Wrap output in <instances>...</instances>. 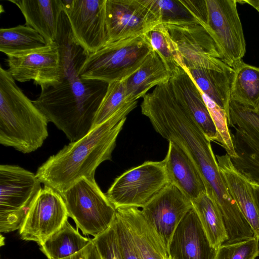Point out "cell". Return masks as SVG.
Here are the masks:
<instances>
[{
	"label": "cell",
	"mask_w": 259,
	"mask_h": 259,
	"mask_svg": "<svg viewBox=\"0 0 259 259\" xmlns=\"http://www.w3.org/2000/svg\"><path fill=\"white\" fill-rule=\"evenodd\" d=\"M162 25L176 44L185 69L225 71L233 69L223 61L221 51L207 26L199 23Z\"/></svg>",
	"instance_id": "obj_8"
},
{
	"label": "cell",
	"mask_w": 259,
	"mask_h": 259,
	"mask_svg": "<svg viewBox=\"0 0 259 259\" xmlns=\"http://www.w3.org/2000/svg\"><path fill=\"white\" fill-rule=\"evenodd\" d=\"M169 183L178 188L192 201L206 192V187L198 170L190 158L177 145L169 142L162 160Z\"/></svg>",
	"instance_id": "obj_18"
},
{
	"label": "cell",
	"mask_w": 259,
	"mask_h": 259,
	"mask_svg": "<svg viewBox=\"0 0 259 259\" xmlns=\"http://www.w3.org/2000/svg\"><path fill=\"white\" fill-rule=\"evenodd\" d=\"M68 217L61 194L45 186L31 204L19 230V235L22 240L40 245L62 226Z\"/></svg>",
	"instance_id": "obj_12"
},
{
	"label": "cell",
	"mask_w": 259,
	"mask_h": 259,
	"mask_svg": "<svg viewBox=\"0 0 259 259\" xmlns=\"http://www.w3.org/2000/svg\"><path fill=\"white\" fill-rule=\"evenodd\" d=\"M144 35L153 50L158 54L171 74L182 67V62L177 46L162 24L156 25Z\"/></svg>",
	"instance_id": "obj_29"
},
{
	"label": "cell",
	"mask_w": 259,
	"mask_h": 259,
	"mask_svg": "<svg viewBox=\"0 0 259 259\" xmlns=\"http://www.w3.org/2000/svg\"><path fill=\"white\" fill-rule=\"evenodd\" d=\"M116 212L125 223L142 259L167 258L161 240L139 208H119Z\"/></svg>",
	"instance_id": "obj_21"
},
{
	"label": "cell",
	"mask_w": 259,
	"mask_h": 259,
	"mask_svg": "<svg viewBox=\"0 0 259 259\" xmlns=\"http://www.w3.org/2000/svg\"><path fill=\"white\" fill-rule=\"evenodd\" d=\"M168 183L163 161H147L117 177L106 195L116 209L142 208Z\"/></svg>",
	"instance_id": "obj_7"
},
{
	"label": "cell",
	"mask_w": 259,
	"mask_h": 259,
	"mask_svg": "<svg viewBox=\"0 0 259 259\" xmlns=\"http://www.w3.org/2000/svg\"><path fill=\"white\" fill-rule=\"evenodd\" d=\"M48 120L0 67V143L23 153L40 148L48 137Z\"/></svg>",
	"instance_id": "obj_3"
},
{
	"label": "cell",
	"mask_w": 259,
	"mask_h": 259,
	"mask_svg": "<svg viewBox=\"0 0 259 259\" xmlns=\"http://www.w3.org/2000/svg\"><path fill=\"white\" fill-rule=\"evenodd\" d=\"M132 111L116 114L50 156L36 171L40 182L61 193L83 177H95L98 166L111 159L117 138Z\"/></svg>",
	"instance_id": "obj_2"
},
{
	"label": "cell",
	"mask_w": 259,
	"mask_h": 259,
	"mask_svg": "<svg viewBox=\"0 0 259 259\" xmlns=\"http://www.w3.org/2000/svg\"><path fill=\"white\" fill-rule=\"evenodd\" d=\"M215 156L230 194L259 238V206L251 182L234 167L227 154Z\"/></svg>",
	"instance_id": "obj_17"
},
{
	"label": "cell",
	"mask_w": 259,
	"mask_h": 259,
	"mask_svg": "<svg viewBox=\"0 0 259 259\" xmlns=\"http://www.w3.org/2000/svg\"><path fill=\"white\" fill-rule=\"evenodd\" d=\"M137 102L127 98L124 80L108 83L106 92L95 117L93 128L120 112L133 110L137 106Z\"/></svg>",
	"instance_id": "obj_28"
},
{
	"label": "cell",
	"mask_w": 259,
	"mask_h": 259,
	"mask_svg": "<svg viewBox=\"0 0 259 259\" xmlns=\"http://www.w3.org/2000/svg\"><path fill=\"white\" fill-rule=\"evenodd\" d=\"M186 70L202 94L224 109L227 117L234 69L225 71L207 69Z\"/></svg>",
	"instance_id": "obj_23"
},
{
	"label": "cell",
	"mask_w": 259,
	"mask_h": 259,
	"mask_svg": "<svg viewBox=\"0 0 259 259\" xmlns=\"http://www.w3.org/2000/svg\"><path fill=\"white\" fill-rule=\"evenodd\" d=\"M22 13L25 25L39 33L48 44L55 42L60 16L62 0H9Z\"/></svg>",
	"instance_id": "obj_20"
},
{
	"label": "cell",
	"mask_w": 259,
	"mask_h": 259,
	"mask_svg": "<svg viewBox=\"0 0 259 259\" xmlns=\"http://www.w3.org/2000/svg\"><path fill=\"white\" fill-rule=\"evenodd\" d=\"M217 249L212 247L193 207L174 232L167 255L169 259H215Z\"/></svg>",
	"instance_id": "obj_16"
},
{
	"label": "cell",
	"mask_w": 259,
	"mask_h": 259,
	"mask_svg": "<svg viewBox=\"0 0 259 259\" xmlns=\"http://www.w3.org/2000/svg\"><path fill=\"white\" fill-rule=\"evenodd\" d=\"M7 70L15 81L32 80L41 88L54 85L61 75L60 55L56 42L45 47L7 56Z\"/></svg>",
	"instance_id": "obj_13"
},
{
	"label": "cell",
	"mask_w": 259,
	"mask_h": 259,
	"mask_svg": "<svg viewBox=\"0 0 259 259\" xmlns=\"http://www.w3.org/2000/svg\"><path fill=\"white\" fill-rule=\"evenodd\" d=\"M106 16L108 43L144 34L160 24L147 0H107Z\"/></svg>",
	"instance_id": "obj_14"
},
{
	"label": "cell",
	"mask_w": 259,
	"mask_h": 259,
	"mask_svg": "<svg viewBox=\"0 0 259 259\" xmlns=\"http://www.w3.org/2000/svg\"><path fill=\"white\" fill-rule=\"evenodd\" d=\"M237 0H206L207 28L222 56L223 61L234 68L246 53V42L237 8Z\"/></svg>",
	"instance_id": "obj_10"
},
{
	"label": "cell",
	"mask_w": 259,
	"mask_h": 259,
	"mask_svg": "<svg viewBox=\"0 0 259 259\" xmlns=\"http://www.w3.org/2000/svg\"><path fill=\"white\" fill-rule=\"evenodd\" d=\"M36 174L14 165H0V232L19 230L41 189Z\"/></svg>",
	"instance_id": "obj_6"
},
{
	"label": "cell",
	"mask_w": 259,
	"mask_h": 259,
	"mask_svg": "<svg viewBox=\"0 0 259 259\" xmlns=\"http://www.w3.org/2000/svg\"><path fill=\"white\" fill-rule=\"evenodd\" d=\"M251 183L253 188L256 199L259 206V184L252 182Z\"/></svg>",
	"instance_id": "obj_36"
},
{
	"label": "cell",
	"mask_w": 259,
	"mask_h": 259,
	"mask_svg": "<svg viewBox=\"0 0 259 259\" xmlns=\"http://www.w3.org/2000/svg\"><path fill=\"white\" fill-rule=\"evenodd\" d=\"M107 0H62L73 37L89 54L108 42Z\"/></svg>",
	"instance_id": "obj_11"
},
{
	"label": "cell",
	"mask_w": 259,
	"mask_h": 259,
	"mask_svg": "<svg viewBox=\"0 0 259 259\" xmlns=\"http://www.w3.org/2000/svg\"><path fill=\"white\" fill-rule=\"evenodd\" d=\"M170 81L174 91L207 138L217 143V129L202 93L187 71L180 67L171 74Z\"/></svg>",
	"instance_id": "obj_19"
},
{
	"label": "cell",
	"mask_w": 259,
	"mask_h": 259,
	"mask_svg": "<svg viewBox=\"0 0 259 259\" xmlns=\"http://www.w3.org/2000/svg\"><path fill=\"white\" fill-rule=\"evenodd\" d=\"M91 240L82 236L67 220L39 245L40 250L48 259H61L82 249Z\"/></svg>",
	"instance_id": "obj_25"
},
{
	"label": "cell",
	"mask_w": 259,
	"mask_h": 259,
	"mask_svg": "<svg viewBox=\"0 0 259 259\" xmlns=\"http://www.w3.org/2000/svg\"><path fill=\"white\" fill-rule=\"evenodd\" d=\"M259 255V238L253 237L236 243L223 244L215 259H255Z\"/></svg>",
	"instance_id": "obj_31"
},
{
	"label": "cell",
	"mask_w": 259,
	"mask_h": 259,
	"mask_svg": "<svg viewBox=\"0 0 259 259\" xmlns=\"http://www.w3.org/2000/svg\"><path fill=\"white\" fill-rule=\"evenodd\" d=\"M233 69L231 101L259 114V67L242 61Z\"/></svg>",
	"instance_id": "obj_24"
},
{
	"label": "cell",
	"mask_w": 259,
	"mask_h": 259,
	"mask_svg": "<svg viewBox=\"0 0 259 259\" xmlns=\"http://www.w3.org/2000/svg\"><path fill=\"white\" fill-rule=\"evenodd\" d=\"M160 24L199 23L183 0H147ZM203 25V24H202Z\"/></svg>",
	"instance_id": "obj_30"
},
{
	"label": "cell",
	"mask_w": 259,
	"mask_h": 259,
	"mask_svg": "<svg viewBox=\"0 0 259 259\" xmlns=\"http://www.w3.org/2000/svg\"><path fill=\"white\" fill-rule=\"evenodd\" d=\"M103 259H124L114 222L105 231L92 239Z\"/></svg>",
	"instance_id": "obj_32"
},
{
	"label": "cell",
	"mask_w": 259,
	"mask_h": 259,
	"mask_svg": "<svg viewBox=\"0 0 259 259\" xmlns=\"http://www.w3.org/2000/svg\"><path fill=\"white\" fill-rule=\"evenodd\" d=\"M114 224L124 259H142L125 223L117 212Z\"/></svg>",
	"instance_id": "obj_33"
},
{
	"label": "cell",
	"mask_w": 259,
	"mask_h": 259,
	"mask_svg": "<svg viewBox=\"0 0 259 259\" xmlns=\"http://www.w3.org/2000/svg\"><path fill=\"white\" fill-rule=\"evenodd\" d=\"M2 237H3V236L1 235V242H0L1 246L3 245L2 243H3L4 244V242H3V240H4V238H3Z\"/></svg>",
	"instance_id": "obj_37"
},
{
	"label": "cell",
	"mask_w": 259,
	"mask_h": 259,
	"mask_svg": "<svg viewBox=\"0 0 259 259\" xmlns=\"http://www.w3.org/2000/svg\"><path fill=\"white\" fill-rule=\"evenodd\" d=\"M192 202L211 246L217 249L228 238L219 209L206 192Z\"/></svg>",
	"instance_id": "obj_26"
},
{
	"label": "cell",
	"mask_w": 259,
	"mask_h": 259,
	"mask_svg": "<svg viewBox=\"0 0 259 259\" xmlns=\"http://www.w3.org/2000/svg\"><path fill=\"white\" fill-rule=\"evenodd\" d=\"M60 194L68 217L84 235L97 237L115 219L116 209L101 191L95 177H83Z\"/></svg>",
	"instance_id": "obj_5"
},
{
	"label": "cell",
	"mask_w": 259,
	"mask_h": 259,
	"mask_svg": "<svg viewBox=\"0 0 259 259\" xmlns=\"http://www.w3.org/2000/svg\"><path fill=\"white\" fill-rule=\"evenodd\" d=\"M47 45L39 33L25 24L0 29V51L7 56L39 49Z\"/></svg>",
	"instance_id": "obj_27"
},
{
	"label": "cell",
	"mask_w": 259,
	"mask_h": 259,
	"mask_svg": "<svg viewBox=\"0 0 259 259\" xmlns=\"http://www.w3.org/2000/svg\"><path fill=\"white\" fill-rule=\"evenodd\" d=\"M152 51L144 34L108 43L88 55L80 76L107 83L125 80L139 69Z\"/></svg>",
	"instance_id": "obj_4"
},
{
	"label": "cell",
	"mask_w": 259,
	"mask_h": 259,
	"mask_svg": "<svg viewBox=\"0 0 259 259\" xmlns=\"http://www.w3.org/2000/svg\"><path fill=\"white\" fill-rule=\"evenodd\" d=\"M256 112L231 102L228 124L237 156L230 158L234 167L251 182L259 184V124Z\"/></svg>",
	"instance_id": "obj_9"
},
{
	"label": "cell",
	"mask_w": 259,
	"mask_h": 259,
	"mask_svg": "<svg viewBox=\"0 0 259 259\" xmlns=\"http://www.w3.org/2000/svg\"><path fill=\"white\" fill-rule=\"evenodd\" d=\"M167 259H169V258L168 257H167Z\"/></svg>",
	"instance_id": "obj_38"
},
{
	"label": "cell",
	"mask_w": 259,
	"mask_h": 259,
	"mask_svg": "<svg viewBox=\"0 0 259 259\" xmlns=\"http://www.w3.org/2000/svg\"><path fill=\"white\" fill-rule=\"evenodd\" d=\"M55 42L60 55V81L41 88L40 94L33 102L49 122L54 123L73 142L93 128L108 83L80 76V70L89 54L74 39L64 11L60 16Z\"/></svg>",
	"instance_id": "obj_1"
},
{
	"label": "cell",
	"mask_w": 259,
	"mask_h": 259,
	"mask_svg": "<svg viewBox=\"0 0 259 259\" xmlns=\"http://www.w3.org/2000/svg\"><path fill=\"white\" fill-rule=\"evenodd\" d=\"M61 259H103L95 243L92 240L82 249Z\"/></svg>",
	"instance_id": "obj_34"
},
{
	"label": "cell",
	"mask_w": 259,
	"mask_h": 259,
	"mask_svg": "<svg viewBox=\"0 0 259 259\" xmlns=\"http://www.w3.org/2000/svg\"><path fill=\"white\" fill-rule=\"evenodd\" d=\"M171 73L153 50L142 65L124 80L126 94L131 101L144 97L153 88L168 81Z\"/></svg>",
	"instance_id": "obj_22"
},
{
	"label": "cell",
	"mask_w": 259,
	"mask_h": 259,
	"mask_svg": "<svg viewBox=\"0 0 259 259\" xmlns=\"http://www.w3.org/2000/svg\"><path fill=\"white\" fill-rule=\"evenodd\" d=\"M238 2L247 4L251 6L259 13V0L238 1Z\"/></svg>",
	"instance_id": "obj_35"
},
{
	"label": "cell",
	"mask_w": 259,
	"mask_h": 259,
	"mask_svg": "<svg viewBox=\"0 0 259 259\" xmlns=\"http://www.w3.org/2000/svg\"><path fill=\"white\" fill-rule=\"evenodd\" d=\"M192 207V201L175 186L168 183L141 210L155 230L167 252L174 232Z\"/></svg>",
	"instance_id": "obj_15"
}]
</instances>
